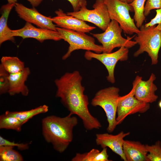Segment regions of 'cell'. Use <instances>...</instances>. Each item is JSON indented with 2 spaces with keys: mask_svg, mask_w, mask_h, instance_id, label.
Listing matches in <instances>:
<instances>
[{
  "mask_svg": "<svg viewBox=\"0 0 161 161\" xmlns=\"http://www.w3.org/2000/svg\"><path fill=\"white\" fill-rule=\"evenodd\" d=\"M82 80L78 71L66 72L55 80L57 88L56 96L60 98L69 114H75L80 118L86 130L98 129L102 125L89 111L88 97L84 94L85 87L82 84Z\"/></svg>",
  "mask_w": 161,
  "mask_h": 161,
  "instance_id": "cell-1",
  "label": "cell"
},
{
  "mask_svg": "<svg viewBox=\"0 0 161 161\" xmlns=\"http://www.w3.org/2000/svg\"><path fill=\"white\" fill-rule=\"evenodd\" d=\"M70 114L60 117L54 115L42 120V134L45 140L60 153L64 152L73 139V129L78 124L76 117Z\"/></svg>",
  "mask_w": 161,
  "mask_h": 161,
  "instance_id": "cell-2",
  "label": "cell"
},
{
  "mask_svg": "<svg viewBox=\"0 0 161 161\" xmlns=\"http://www.w3.org/2000/svg\"><path fill=\"white\" fill-rule=\"evenodd\" d=\"M156 26L146 27L143 24L134 38L139 47L134 52V56L137 57L146 52L150 57L152 65L158 62V53L161 47V34Z\"/></svg>",
  "mask_w": 161,
  "mask_h": 161,
  "instance_id": "cell-3",
  "label": "cell"
},
{
  "mask_svg": "<svg viewBox=\"0 0 161 161\" xmlns=\"http://www.w3.org/2000/svg\"><path fill=\"white\" fill-rule=\"evenodd\" d=\"M119 89L114 86L106 88L98 91L91 101L94 106H99L104 111L108 123L107 130L113 132L117 125L116 120Z\"/></svg>",
  "mask_w": 161,
  "mask_h": 161,
  "instance_id": "cell-4",
  "label": "cell"
},
{
  "mask_svg": "<svg viewBox=\"0 0 161 161\" xmlns=\"http://www.w3.org/2000/svg\"><path fill=\"white\" fill-rule=\"evenodd\" d=\"M56 29L62 39L69 44L67 52L62 56V59L63 60L66 59L72 52L77 50H85L97 53H100L103 52L102 46L96 44L94 38L86 35L85 33L57 27Z\"/></svg>",
  "mask_w": 161,
  "mask_h": 161,
  "instance_id": "cell-5",
  "label": "cell"
},
{
  "mask_svg": "<svg viewBox=\"0 0 161 161\" xmlns=\"http://www.w3.org/2000/svg\"><path fill=\"white\" fill-rule=\"evenodd\" d=\"M123 31L117 22L112 20L104 32L91 34L102 44V52L109 53L115 48L124 47L129 49L137 44L135 41L131 40L132 38H124L121 35Z\"/></svg>",
  "mask_w": 161,
  "mask_h": 161,
  "instance_id": "cell-6",
  "label": "cell"
},
{
  "mask_svg": "<svg viewBox=\"0 0 161 161\" xmlns=\"http://www.w3.org/2000/svg\"><path fill=\"white\" fill-rule=\"evenodd\" d=\"M103 0L110 19L117 22L124 33L131 35L140 31L129 14L130 12H134L133 7L129 4L120 0Z\"/></svg>",
  "mask_w": 161,
  "mask_h": 161,
  "instance_id": "cell-7",
  "label": "cell"
},
{
  "mask_svg": "<svg viewBox=\"0 0 161 161\" xmlns=\"http://www.w3.org/2000/svg\"><path fill=\"white\" fill-rule=\"evenodd\" d=\"M92 7L93 9L89 10L86 6H84L78 11L67 12L66 13L85 21L93 23L104 31L111 20L104 0H96Z\"/></svg>",
  "mask_w": 161,
  "mask_h": 161,
  "instance_id": "cell-8",
  "label": "cell"
},
{
  "mask_svg": "<svg viewBox=\"0 0 161 161\" xmlns=\"http://www.w3.org/2000/svg\"><path fill=\"white\" fill-rule=\"evenodd\" d=\"M129 52V49L122 47L117 51L109 53H97L87 51L84 56L88 60L95 59L103 64L108 72V75L106 77L107 80L114 83L115 82L114 71L115 66L119 61H124L128 59Z\"/></svg>",
  "mask_w": 161,
  "mask_h": 161,
  "instance_id": "cell-9",
  "label": "cell"
},
{
  "mask_svg": "<svg viewBox=\"0 0 161 161\" xmlns=\"http://www.w3.org/2000/svg\"><path fill=\"white\" fill-rule=\"evenodd\" d=\"M150 108L149 103L140 101L135 97L131 89L128 94L119 98L116 118L117 125L120 124L127 116L137 113H144Z\"/></svg>",
  "mask_w": 161,
  "mask_h": 161,
  "instance_id": "cell-10",
  "label": "cell"
},
{
  "mask_svg": "<svg viewBox=\"0 0 161 161\" xmlns=\"http://www.w3.org/2000/svg\"><path fill=\"white\" fill-rule=\"evenodd\" d=\"M14 7L18 16L26 22L33 24L38 27L57 31V26L52 20L51 17L41 14L35 7L29 8L18 3Z\"/></svg>",
  "mask_w": 161,
  "mask_h": 161,
  "instance_id": "cell-11",
  "label": "cell"
},
{
  "mask_svg": "<svg viewBox=\"0 0 161 161\" xmlns=\"http://www.w3.org/2000/svg\"><path fill=\"white\" fill-rule=\"evenodd\" d=\"M142 79V77L137 75L133 81L132 89L135 97L138 100L147 103L155 102L158 98L155 94L157 88L154 83L156 79L155 75L152 73L147 80Z\"/></svg>",
  "mask_w": 161,
  "mask_h": 161,
  "instance_id": "cell-12",
  "label": "cell"
},
{
  "mask_svg": "<svg viewBox=\"0 0 161 161\" xmlns=\"http://www.w3.org/2000/svg\"><path fill=\"white\" fill-rule=\"evenodd\" d=\"M12 36L20 37L23 39L32 38L41 43L47 40L58 41L62 39L57 31L36 27L31 24L26 22L22 28L16 30H12Z\"/></svg>",
  "mask_w": 161,
  "mask_h": 161,
  "instance_id": "cell-13",
  "label": "cell"
},
{
  "mask_svg": "<svg viewBox=\"0 0 161 161\" xmlns=\"http://www.w3.org/2000/svg\"><path fill=\"white\" fill-rule=\"evenodd\" d=\"M55 13L56 16L51 18V19L57 27L84 33H89L96 28L84 21L68 15L61 9L56 10Z\"/></svg>",
  "mask_w": 161,
  "mask_h": 161,
  "instance_id": "cell-14",
  "label": "cell"
},
{
  "mask_svg": "<svg viewBox=\"0 0 161 161\" xmlns=\"http://www.w3.org/2000/svg\"><path fill=\"white\" fill-rule=\"evenodd\" d=\"M130 134L129 132L124 133L123 131L114 135L108 133L97 134L95 142L97 145H100L102 148H109L122 160L126 161L123 152V145L124 138Z\"/></svg>",
  "mask_w": 161,
  "mask_h": 161,
  "instance_id": "cell-15",
  "label": "cell"
},
{
  "mask_svg": "<svg viewBox=\"0 0 161 161\" xmlns=\"http://www.w3.org/2000/svg\"><path fill=\"white\" fill-rule=\"evenodd\" d=\"M30 73V69L26 67L20 72L9 74L8 93L10 95L13 96L19 94H21L24 96L28 95L29 90L25 84V82Z\"/></svg>",
  "mask_w": 161,
  "mask_h": 161,
  "instance_id": "cell-16",
  "label": "cell"
},
{
  "mask_svg": "<svg viewBox=\"0 0 161 161\" xmlns=\"http://www.w3.org/2000/svg\"><path fill=\"white\" fill-rule=\"evenodd\" d=\"M123 150L126 161H148L146 145L139 141L124 140Z\"/></svg>",
  "mask_w": 161,
  "mask_h": 161,
  "instance_id": "cell-17",
  "label": "cell"
},
{
  "mask_svg": "<svg viewBox=\"0 0 161 161\" xmlns=\"http://www.w3.org/2000/svg\"><path fill=\"white\" fill-rule=\"evenodd\" d=\"M8 3L2 6L1 8V16L0 18V44L7 41L14 42V37L7 24L9 14L17 0H7Z\"/></svg>",
  "mask_w": 161,
  "mask_h": 161,
  "instance_id": "cell-18",
  "label": "cell"
},
{
  "mask_svg": "<svg viewBox=\"0 0 161 161\" xmlns=\"http://www.w3.org/2000/svg\"><path fill=\"white\" fill-rule=\"evenodd\" d=\"M107 148L101 151L93 148L89 151L83 153H77L71 159L72 161H110L108 159Z\"/></svg>",
  "mask_w": 161,
  "mask_h": 161,
  "instance_id": "cell-19",
  "label": "cell"
},
{
  "mask_svg": "<svg viewBox=\"0 0 161 161\" xmlns=\"http://www.w3.org/2000/svg\"><path fill=\"white\" fill-rule=\"evenodd\" d=\"M48 110V106L46 105H44L28 110L15 112L7 111L5 113L16 117L24 124L34 116L39 114L46 113Z\"/></svg>",
  "mask_w": 161,
  "mask_h": 161,
  "instance_id": "cell-20",
  "label": "cell"
},
{
  "mask_svg": "<svg viewBox=\"0 0 161 161\" xmlns=\"http://www.w3.org/2000/svg\"><path fill=\"white\" fill-rule=\"evenodd\" d=\"M0 65L9 74L20 72L25 67L23 62L15 56H3L1 58Z\"/></svg>",
  "mask_w": 161,
  "mask_h": 161,
  "instance_id": "cell-21",
  "label": "cell"
},
{
  "mask_svg": "<svg viewBox=\"0 0 161 161\" xmlns=\"http://www.w3.org/2000/svg\"><path fill=\"white\" fill-rule=\"evenodd\" d=\"M23 125L16 117L5 113L0 116V129H12L21 131Z\"/></svg>",
  "mask_w": 161,
  "mask_h": 161,
  "instance_id": "cell-22",
  "label": "cell"
},
{
  "mask_svg": "<svg viewBox=\"0 0 161 161\" xmlns=\"http://www.w3.org/2000/svg\"><path fill=\"white\" fill-rule=\"evenodd\" d=\"M145 1V0H134L129 4L133 8L134 12L133 19L138 28L143 25L145 20L146 17L144 14Z\"/></svg>",
  "mask_w": 161,
  "mask_h": 161,
  "instance_id": "cell-23",
  "label": "cell"
},
{
  "mask_svg": "<svg viewBox=\"0 0 161 161\" xmlns=\"http://www.w3.org/2000/svg\"><path fill=\"white\" fill-rule=\"evenodd\" d=\"M11 146H0V161H22V155Z\"/></svg>",
  "mask_w": 161,
  "mask_h": 161,
  "instance_id": "cell-24",
  "label": "cell"
},
{
  "mask_svg": "<svg viewBox=\"0 0 161 161\" xmlns=\"http://www.w3.org/2000/svg\"><path fill=\"white\" fill-rule=\"evenodd\" d=\"M148 152L147 157L148 161H161V142L157 141L151 145H145Z\"/></svg>",
  "mask_w": 161,
  "mask_h": 161,
  "instance_id": "cell-25",
  "label": "cell"
},
{
  "mask_svg": "<svg viewBox=\"0 0 161 161\" xmlns=\"http://www.w3.org/2000/svg\"><path fill=\"white\" fill-rule=\"evenodd\" d=\"M9 74L0 65V93L1 94L8 92L9 88Z\"/></svg>",
  "mask_w": 161,
  "mask_h": 161,
  "instance_id": "cell-26",
  "label": "cell"
},
{
  "mask_svg": "<svg viewBox=\"0 0 161 161\" xmlns=\"http://www.w3.org/2000/svg\"><path fill=\"white\" fill-rule=\"evenodd\" d=\"M161 8V0H147L144 6V15L148 16L151 10Z\"/></svg>",
  "mask_w": 161,
  "mask_h": 161,
  "instance_id": "cell-27",
  "label": "cell"
},
{
  "mask_svg": "<svg viewBox=\"0 0 161 161\" xmlns=\"http://www.w3.org/2000/svg\"><path fill=\"white\" fill-rule=\"evenodd\" d=\"M16 146L20 150H25L29 148V145L27 143H17L14 142H11L0 136V146Z\"/></svg>",
  "mask_w": 161,
  "mask_h": 161,
  "instance_id": "cell-28",
  "label": "cell"
},
{
  "mask_svg": "<svg viewBox=\"0 0 161 161\" xmlns=\"http://www.w3.org/2000/svg\"><path fill=\"white\" fill-rule=\"evenodd\" d=\"M71 4L73 12L78 11L81 7L86 6L87 2L86 0H67Z\"/></svg>",
  "mask_w": 161,
  "mask_h": 161,
  "instance_id": "cell-29",
  "label": "cell"
},
{
  "mask_svg": "<svg viewBox=\"0 0 161 161\" xmlns=\"http://www.w3.org/2000/svg\"><path fill=\"white\" fill-rule=\"evenodd\" d=\"M156 14L155 17L144 25L145 27H151L161 23V8L156 10Z\"/></svg>",
  "mask_w": 161,
  "mask_h": 161,
  "instance_id": "cell-30",
  "label": "cell"
},
{
  "mask_svg": "<svg viewBox=\"0 0 161 161\" xmlns=\"http://www.w3.org/2000/svg\"><path fill=\"white\" fill-rule=\"evenodd\" d=\"M32 5V7H35L38 6L42 2L43 0H27Z\"/></svg>",
  "mask_w": 161,
  "mask_h": 161,
  "instance_id": "cell-31",
  "label": "cell"
},
{
  "mask_svg": "<svg viewBox=\"0 0 161 161\" xmlns=\"http://www.w3.org/2000/svg\"><path fill=\"white\" fill-rule=\"evenodd\" d=\"M120 1L127 3L128 4H130L132 3L134 0H120Z\"/></svg>",
  "mask_w": 161,
  "mask_h": 161,
  "instance_id": "cell-32",
  "label": "cell"
},
{
  "mask_svg": "<svg viewBox=\"0 0 161 161\" xmlns=\"http://www.w3.org/2000/svg\"><path fill=\"white\" fill-rule=\"evenodd\" d=\"M156 28L160 31L161 34V23L158 24V25L156 26Z\"/></svg>",
  "mask_w": 161,
  "mask_h": 161,
  "instance_id": "cell-33",
  "label": "cell"
},
{
  "mask_svg": "<svg viewBox=\"0 0 161 161\" xmlns=\"http://www.w3.org/2000/svg\"><path fill=\"white\" fill-rule=\"evenodd\" d=\"M158 105L160 108L161 109V100L159 102Z\"/></svg>",
  "mask_w": 161,
  "mask_h": 161,
  "instance_id": "cell-34",
  "label": "cell"
}]
</instances>
